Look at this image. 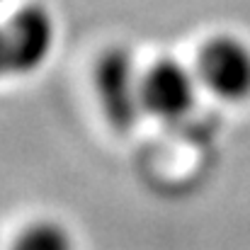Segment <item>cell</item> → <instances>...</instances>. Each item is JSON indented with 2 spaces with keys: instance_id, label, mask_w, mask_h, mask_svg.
<instances>
[{
  "instance_id": "cell-5",
  "label": "cell",
  "mask_w": 250,
  "mask_h": 250,
  "mask_svg": "<svg viewBox=\"0 0 250 250\" xmlns=\"http://www.w3.org/2000/svg\"><path fill=\"white\" fill-rule=\"evenodd\" d=\"M10 250H76V241L63 224L42 219L22 229Z\"/></svg>"
},
{
  "instance_id": "cell-1",
  "label": "cell",
  "mask_w": 250,
  "mask_h": 250,
  "mask_svg": "<svg viewBox=\"0 0 250 250\" xmlns=\"http://www.w3.org/2000/svg\"><path fill=\"white\" fill-rule=\"evenodd\" d=\"M59 27L42 2H22L0 20V81L39 73L56 51Z\"/></svg>"
},
{
  "instance_id": "cell-3",
  "label": "cell",
  "mask_w": 250,
  "mask_h": 250,
  "mask_svg": "<svg viewBox=\"0 0 250 250\" xmlns=\"http://www.w3.org/2000/svg\"><path fill=\"white\" fill-rule=\"evenodd\" d=\"M194 73L204 92L241 104L250 100V42L236 32H216L207 37L194 56Z\"/></svg>"
},
{
  "instance_id": "cell-2",
  "label": "cell",
  "mask_w": 250,
  "mask_h": 250,
  "mask_svg": "<svg viewBox=\"0 0 250 250\" xmlns=\"http://www.w3.org/2000/svg\"><path fill=\"white\" fill-rule=\"evenodd\" d=\"M141 73L134 51L129 46L114 44L107 46L92 66V95L97 109L109 129L114 131H131L144 114L141 104Z\"/></svg>"
},
{
  "instance_id": "cell-6",
  "label": "cell",
  "mask_w": 250,
  "mask_h": 250,
  "mask_svg": "<svg viewBox=\"0 0 250 250\" xmlns=\"http://www.w3.org/2000/svg\"><path fill=\"white\" fill-rule=\"evenodd\" d=\"M5 2H10V0H0V7H2V5H5Z\"/></svg>"
},
{
  "instance_id": "cell-4",
  "label": "cell",
  "mask_w": 250,
  "mask_h": 250,
  "mask_svg": "<svg viewBox=\"0 0 250 250\" xmlns=\"http://www.w3.org/2000/svg\"><path fill=\"white\" fill-rule=\"evenodd\" d=\"M199 92L202 85L197 81L194 66H187L175 56H158L153 63L144 66L141 104L144 114L156 122L175 124L189 117Z\"/></svg>"
}]
</instances>
